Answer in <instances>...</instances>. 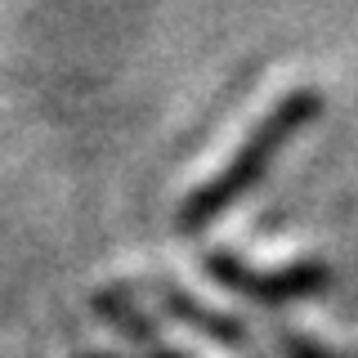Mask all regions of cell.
<instances>
[{
  "label": "cell",
  "mask_w": 358,
  "mask_h": 358,
  "mask_svg": "<svg viewBox=\"0 0 358 358\" xmlns=\"http://www.w3.org/2000/svg\"><path fill=\"white\" fill-rule=\"evenodd\" d=\"M76 358H121V354H103V350H81Z\"/></svg>",
  "instance_id": "obj_6"
},
{
  "label": "cell",
  "mask_w": 358,
  "mask_h": 358,
  "mask_svg": "<svg viewBox=\"0 0 358 358\" xmlns=\"http://www.w3.org/2000/svg\"><path fill=\"white\" fill-rule=\"evenodd\" d=\"M201 268L220 287L238 291V296L255 300V305H291V300L327 291V282H331V268L322 260H300V264H287V268H251L233 251H206L201 255Z\"/></svg>",
  "instance_id": "obj_2"
},
{
  "label": "cell",
  "mask_w": 358,
  "mask_h": 358,
  "mask_svg": "<svg viewBox=\"0 0 358 358\" xmlns=\"http://www.w3.org/2000/svg\"><path fill=\"white\" fill-rule=\"evenodd\" d=\"M318 112H322V94H318V90H309V85L287 90V94L278 99L260 121H255V130L238 143V152L179 201V215H175L179 233H201L206 224H215L224 210H229L233 201H238L246 188L268 171V162L287 148L291 134H300Z\"/></svg>",
  "instance_id": "obj_1"
},
{
  "label": "cell",
  "mask_w": 358,
  "mask_h": 358,
  "mask_svg": "<svg viewBox=\"0 0 358 358\" xmlns=\"http://www.w3.org/2000/svg\"><path fill=\"white\" fill-rule=\"evenodd\" d=\"M90 309L99 313V318L108 322V327H117L126 341H134L139 350H162V336H157V322L143 313L139 305L130 300V291H94V300H90Z\"/></svg>",
  "instance_id": "obj_4"
},
{
  "label": "cell",
  "mask_w": 358,
  "mask_h": 358,
  "mask_svg": "<svg viewBox=\"0 0 358 358\" xmlns=\"http://www.w3.org/2000/svg\"><path fill=\"white\" fill-rule=\"evenodd\" d=\"M278 345H282L287 358H341L336 350H327V345H318V341H309V336H300V331H278Z\"/></svg>",
  "instance_id": "obj_5"
},
{
  "label": "cell",
  "mask_w": 358,
  "mask_h": 358,
  "mask_svg": "<svg viewBox=\"0 0 358 358\" xmlns=\"http://www.w3.org/2000/svg\"><path fill=\"white\" fill-rule=\"evenodd\" d=\"M148 291L157 296V305H162L166 318L184 322L188 331L206 336V341L224 345V350H246V345H251V331H246V322H242V318H233V313H220V309L201 305V300H197V296H188L184 287H175V282H166V278H157Z\"/></svg>",
  "instance_id": "obj_3"
}]
</instances>
